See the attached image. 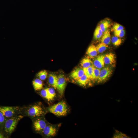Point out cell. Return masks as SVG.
Wrapping results in <instances>:
<instances>
[{
    "instance_id": "f1b7e54d",
    "label": "cell",
    "mask_w": 138,
    "mask_h": 138,
    "mask_svg": "<svg viewBox=\"0 0 138 138\" xmlns=\"http://www.w3.org/2000/svg\"><path fill=\"white\" fill-rule=\"evenodd\" d=\"M123 29L122 26L119 24L116 23L113 25L111 30V31H114L123 30Z\"/></svg>"
},
{
    "instance_id": "cb8c5ba5",
    "label": "cell",
    "mask_w": 138,
    "mask_h": 138,
    "mask_svg": "<svg viewBox=\"0 0 138 138\" xmlns=\"http://www.w3.org/2000/svg\"><path fill=\"white\" fill-rule=\"evenodd\" d=\"M100 70L96 67H93L92 75V79H97L98 77Z\"/></svg>"
},
{
    "instance_id": "83f0119b",
    "label": "cell",
    "mask_w": 138,
    "mask_h": 138,
    "mask_svg": "<svg viewBox=\"0 0 138 138\" xmlns=\"http://www.w3.org/2000/svg\"><path fill=\"white\" fill-rule=\"evenodd\" d=\"M113 32L114 36L120 38L123 37L125 33V31L123 29L114 31Z\"/></svg>"
},
{
    "instance_id": "4fadbf2b",
    "label": "cell",
    "mask_w": 138,
    "mask_h": 138,
    "mask_svg": "<svg viewBox=\"0 0 138 138\" xmlns=\"http://www.w3.org/2000/svg\"><path fill=\"white\" fill-rule=\"evenodd\" d=\"M58 77L56 75L52 73L50 74L48 78L49 84L55 89H56Z\"/></svg>"
},
{
    "instance_id": "8fae6325",
    "label": "cell",
    "mask_w": 138,
    "mask_h": 138,
    "mask_svg": "<svg viewBox=\"0 0 138 138\" xmlns=\"http://www.w3.org/2000/svg\"><path fill=\"white\" fill-rule=\"evenodd\" d=\"M84 74L83 68L77 67L71 72L70 77L71 78L76 80L83 76Z\"/></svg>"
},
{
    "instance_id": "484cf974",
    "label": "cell",
    "mask_w": 138,
    "mask_h": 138,
    "mask_svg": "<svg viewBox=\"0 0 138 138\" xmlns=\"http://www.w3.org/2000/svg\"><path fill=\"white\" fill-rule=\"evenodd\" d=\"M113 137L114 138H129V137L126 135L118 131H116Z\"/></svg>"
},
{
    "instance_id": "5bb4252c",
    "label": "cell",
    "mask_w": 138,
    "mask_h": 138,
    "mask_svg": "<svg viewBox=\"0 0 138 138\" xmlns=\"http://www.w3.org/2000/svg\"><path fill=\"white\" fill-rule=\"evenodd\" d=\"M86 54L91 58H93L96 56L98 53L96 46L94 45H90L88 48Z\"/></svg>"
},
{
    "instance_id": "44dd1931",
    "label": "cell",
    "mask_w": 138,
    "mask_h": 138,
    "mask_svg": "<svg viewBox=\"0 0 138 138\" xmlns=\"http://www.w3.org/2000/svg\"><path fill=\"white\" fill-rule=\"evenodd\" d=\"M103 34V32L99 26L96 28L94 33V37L96 40H98L100 38Z\"/></svg>"
},
{
    "instance_id": "6da1fadb",
    "label": "cell",
    "mask_w": 138,
    "mask_h": 138,
    "mask_svg": "<svg viewBox=\"0 0 138 138\" xmlns=\"http://www.w3.org/2000/svg\"><path fill=\"white\" fill-rule=\"evenodd\" d=\"M48 111L57 116H65L67 113L68 108L65 102L62 101L49 107Z\"/></svg>"
},
{
    "instance_id": "e0dca14e",
    "label": "cell",
    "mask_w": 138,
    "mask_h": 138,
    "mask_svg": "<svg viewBox=\"0 0 138 138\" xmlns=\"http://www.w3.org/2000/svg\"><path fill=\"white\" fill-rule=\"evenodd\" d=\"M90 79L84 74L83 76L76 80V81L80 85L85 86L88 83Z\"/></svg>"
},
{
    "instance_id": "603a6c76",
    "label": "cell",
    "mask_w": 138,
    "mask_h": 138,
    "mask_svg": "<svg viewBox=\"0 0 138 138\" xmlns=\"http://www.w3.org/2000/svg\"><path fill=\"white\" fill-rule=\"evenodd\" d=\"M111 41L113 44L116 46H119L122 42L121 39L115 36L112 37Z\"/></svg>"
},
{
    "instance_id": "7a4b0ae2",
    "label": "cell",
    "mask_w": 138,
    "mask_h": 138,
    "mask_svg": "<svg viewBox=\"0 0 138 138\" xmlns=\"http://www.w3.org/2000/svg\"><path fill=\"white\" fill-rule=\"evenodd\" d=\"M26 113L28 116L34 118L41 116L45 114L43 107L40 103H36L28 107Z\"/></svg>"
},
{
    "instance_id": "f546056e",
    "label": "cell",
    "mask_w": 138,
    "mask_h": 138,
    "mask_svg": "<svg viewBox=\"0 0 138 138\" xmlns=\"http://www.w3.org/2000/svg\"><path fill=\"white\" fill-rule=\"evenodd\" d=\"M5 117L0 111V124L3 123L5 121Z\"/></svg>"
},
{
    "instance_id": "30bf717a",
    "label": "cell",
    "mask_w": 138,
    "mask_h": 138,
    "mask_svg": "<svg viewBox=\"0 0 138 138\" xmlns=\"http://www.w3.org/2000/svg\"><path fill=\"white\" fill-rule=\"evenodd\" d=\"M105 55H99L95 58L93 63L94 66L99 69L104 67L105 63L104 58Z\"/></svg>"
},
{
    "instance_id": "ac0fdd59",
    "label": "cell",
    "mask_w": 138,
    "mask_h": 138,
    "mask_svg": "<svg viewBox=\"0 0 138 138\" xmlns=\"http://www.w3.org/2000/svg\"><path fill=\"white\" fill-rule=\"evenodd\" d=\"M80 64L83 68H86L93 65V63L90 59L87 57L83 59L80 62Z\"/></svg>"
},
{
    "instance_id": "8992f818",
    "label": "cell",
    "mask_w": 138,
    "mask_h": 138,
    "mask_svg": "<svg viewBox=\"0 0 138 138\" xmlns=\"http://www.w3.org/2000/svg\"><path fill=\"white\" fill-rule=\"evenodd\" d=\"M56 89L61 96L64 94L66 83L65 77L63 74H60L58 77Z\"/></svg>"
},
{
    "instance_id": "277c9868",
    "label": "cell",
    "mask_w": 138,
    "mask_h": 138,
    "mask_svg": "<svg viewBox=\"0 0 138 138\" xmlns=\"http://www.w3.org/2000/svg\"><path fill=\"white\" fill-rule=\"evenodd\" d=\"M19 109L18 107H0V111L5 117L10 118L15 116Z\"/></svg>"
},
{
    "instance_id": "d4e9b609",
    "label": "cell",
    "mask_w": 138,
    "mask_h": 138,
    "mask_svg": "<svg viewBox=\"0 0 138 138\" xmlns=\"http://www.w3.org/2000/svg\"><path fill=\"white\" fill-rule=\"evenodd\" d=\"M40 94L42 97L48 100H51L46 88L41 90L40 91Z\"/></svg>"
},
{
    "instance_id": "9c48e42d",
    "label": "cell",
    "mask_w": 138,
    "mask_h": 138,
    "mask_svg": "<svg viewBox=\"0 0 138 138\" xmlns=\"http://www.w3.org/2000/svg\"><path fill=\"white\" fill-rule=\"evenodd\" d=\"M42 131L43 134L47 136H53L56 135V130L54 126L47 125Z\"/></svg>"
},
{
    "instance_id": "4dcf8cb0",
    "label": "cell",
    "mask_w": 138,
    "mask_h": 138,
    "mask_svg": "<svg viewBox=\"0 0 138 138\" xmlns=\"http://www.w3.org/2000/svg\"><path fill=\"white\" fill-rule=\"evenodd\" d=\"M4 136L1 133H0V138H3Z\"/></svg>"
},
{
    "instance_id": "7402d4cb",
    "label": "cell",
    "mask_w": 138,
    "mask_h": 138,
    "mask_svg": "<svg viewBox=\"0 0 138 138\" xmlns=\"http://www.w3.org/2000/svg\"><path fill=\"white\" fill-rule=\"evenodd\" d=\"M48 73L46 70H43L39 72L37 74V76L40 80H44L47 77Z\"/></svg>"
},
{
    "instance_id": "2e32d148",
    "label": "cell",
    "mask_w": 138,
    "mask_h": 138,
    "mask_svg": "<svg viewBox=\"0 0 138 138\" xmlns=\"http://www.w3.org/2000/svg\"><path fill=\"white\" fill-rule=\"evenodd\" d=\"M32 83L34 88L36 90H40L43 88L42 82L39 78H37L33 80Z\"/></svg>"
},
{
    "instance_id": "7c38bea8",
    "label": "cell",
    "mask_w": 138,
    "mask_h": 138,
    "mask_svg": "<svg viewBox=\"0 0 138 138\" xmlns=\"http://www.w3.org/2000/svg\"><path fill=\"white\" fill-rule=\"evenodd\" d=\"M103 33L101 37V42L108 45L110 43L111 41L110 31L108 29Z\"/></svg>"
},
{
    "instance_id": "ffe728a7",
    "label": "cell",
    "mask_w": 138,
    "mask_h": 138,
    "mask_svg": "<svg viewBox=\"0 0 138 138\" xmlns=\"http://www.w3.org/2000/svg\"><path fill=\"white\" fill-rule=\"evenodd\" d=\"M94 67L93 65H92L88 67L83 68L84 74L90 79H92V75Z\"/></svg>"
},
{
    "instance_id": "9a60e30c",
    "label": "cell",
    "mask_w": 138,
    "mask_h": 138,
    "mask_svg": "<svg viewBox=\"0 0 138 138\" xmlns=\"http://www.w3.org/2000/svg\"><path fill=\"white\" fill-rule=\"evenodd\" d=\"M110 20L108 19L103 20L101 21L99 26L103 32L108 29L111 26Z\"/></svg>"
},
{
    "instance_id": "4316f807",
    "label": "cell",
    "mask_w": 138,
    "mask_h": 138,
    "mask_svg": "<svg viewBox=\"0 0 138 138\" xmlns=\"http://www.w3.org/2000/svg\"><path fill=\"white\" fill-rule=\"evenodd\" d=\"M46 89L51 100H52L56 96V94L54 89L52 88H47Z\"/></svg>"
},
{
    "instance_id": "3957f363",
    "label": "cell",
    "mask_w": 138,
    "mask_h": 138,
    "mask_svg": "<svg viewBox=\"0 0 138 138\" xmlns=\"http://www.w3.org/2000/svg\"><path fill=\"white\" fill-rule=\"evenodd\" d=\"M23 117V116L20 115L9 118L5 123V131L7 134H11L14 131L18 122Z\"/></svg>"
},
{
    "instance_id": "d6986e66",
    "label": "cell",
    "mask_w": 138,
    "mask_h": 138,
    "mask_svg": "<svg viewBox=\"0 0 138 138\" xmlns=\"http://www.w3.org/2000/svg\"><path fill=\"white\" fill-rule=\"evenodd\" d=\"M98 53H103L105 51L108 47V45L101 42L97 44L96 46Z\"/></svg>"
},
{
    "instance_id": "5b68a950",
    "label": "cell",
    "mask_w": 138,
    "mask_h": 138,
    "mask_svg": "<svg viewBox=\"0 0 138 138\" xmlns=\"http://www.w3.org/2000/svg\"><path fill=\"white\" fill-rule=\"evenodd\" d=\"M113 71L109 67H104L100 70L98 78V82L102 83L106 81L110 77Z\"/></svg>"
},
{
    "instance_id": "52a82bcc",
    "label": "cell",
    "mask_w": 138,
    "mask_h": 138,
    "mask_svg": "<svg viewBox=\"0 0 138 138\" xmlns=\"http://www.w3.org/2000/svg\"><path fill=\"white\" fill-rule=\"evenodd\" d=\"M33 125L34 129L36 131L40 132L43 130L47 124L44 120L39 118L34 120Z\"/></svg>"
},
{
    "instance_id": "ba28073f",
    "label": "cell",
    "mask_w": 138,
    "mask_h": 138,
    "mask_svg": "<svg viewBox=\"0 0 138 138\" xmlns=\"http://www.w3.org/2000/svg\"><path fill=\"white\" fill-rule=\"evenodd\" d=\"M105 64L114 66L116 63V57L115 54L111 53L105 55L104 58Z\"/></svg>"
}]
</instances>
